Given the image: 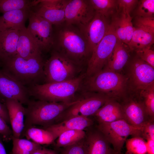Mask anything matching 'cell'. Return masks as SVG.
Listing matches in <instances>:
<instances>
[{
    "label": "cell",
    "mask_w": 154,
    "mask_h": 154,
    "mask_svg": "<svg viewBox=\"0 0 154 154\" xmlns=\"http://www.w3.org/2000/svg\"><path fill=\"white\" fill-rule=\"evenodd\" d=\"M128 74L129 85L135 91L140 92L154 83V68L137 56L131 62Z\"/></svg>",
    "instance_id": "11"
},
{
    "label": "cell",
    "mask_w": 154,
    "mask_h": 154,
    "mask_svg": "<svg viewBox=\"0 0 154 154\" xmlns=\"http://www.w3.org/2000/svg\"><path fill=\"white\" fill-rule=\"evenodd\" d=\"M128 79L119 73L104 69L84 78L82 92L103 94L111 99L120 102L126 96Z\"/></svg>",
    "instance_id": "2"
},
{
    "label": "cell",
    "mask_w": 154,
    "mask_h": 154,
    "mask_svg": "<svg viewBox=\"0 0 154 154\" xmlns=\"http://www.w3.org/2000/svg\"><path fill=\"white\" fill-rule=\"evenodd\" d=\"M33 1L0 0V13L3 14L11 11L31 9L33 7Z\"/></svg>",
    "instance_id": "31"
},
{
    "label": "cell",
    "mask_w": 154,
    "mask_h": 154,
    "mask_svg": "<svg viewBox=\"0 0 154 154\" xmlns=\"http://www.w3.org/2000/svg\"><path fill=\"white\" fill-rule=\"evenodd\" d=\"M62 154H86L85 138L72 145L64 148Z\"/></svg>",
    "instance_id": "36"
},
{
    "label": "cell",
    "mask_w": 154,
    "mask_h": 154,
    "mask_svg": "<svg viewBox=\"0 0 154 154\" xmlns=\"http://www.w3.org/2000/svg\"><path fill=\"white\" fill-rule=\"evenodd\" d=\"M27 29L38 40L43 50H48L52 47L53 42L52 25L42 17L31 11Z\"/></svg>",
    "instance_id": "14"
},
{
    "label": "cell",
    "mask_w": 154,
    "mask_h": 154,
    "mask_svg": "<svg viewBox=\"0 0 154 154\" xmlns=\"http://www.w3.org/2000/svg\"><path fill=\"white\" fill-rule=\"evenodd\" d=\"M131 20L132 18L130 14H126L125 19L126 40L125 44L127 45L131 41L134 31V27L133 26Z\"/></svg>",
    "instance_id": "40"
},
{
    "label": "cell",
    "mask_w": 154,
    "mask_h": 154,
    "mask_svg": "<svg viewBox=\"0 0 154 154\" xmlns=\"http://www.w3.org/2000/svg\"><path fill=\"white\" fill-rule=\"evenodd\" d=\"M118 39L110 24L108 32L95 48L88 62L86 77L102 70L111 57Z\"/></svg>",
    "instance_id": "8"
},
{
    "label": "cell",
    "mask_w": 154,
    "mask_h": 154,
    "mask_svg": "<svg viewBox=\"0 0 154 154\" xmlns=\"http://www.w3.org/2000/svg\"><path fill=\"white\" fill-rule=\"evenodd\" d=\"M53 31V50L59 52L81 65L91 55L84 35L78 27L67 24Z\"/></svg>",
    "instance_id": "1"
},
{
    "label": "cell",
    "mask_w": 154,
    "mask_h": 154,
    "mask_svg": "<svg viewBox=\"0 0 154 154\" xmlns=\"http://www.w3.org/2000/svg\"><path fill=\"white\" fill-rule=\"evenodd\" d=\"M0 117L7 124H10L7 109L5 104L0 101Z\"/></svg>",
    "instance_id": "42"
},
{
    "label": "cell",
    "mask_w": 154,
    "mask_h": 154,
    "mask_svg": "<svg viewBox=\"0 0 154 154\" xmlns=\"http://www.w3.org/2000/svg\"><path fill=\"white\" fill-rule=\"evenodd\" d=\"M99 123H110L124 119L121 105L113 99L108 101L93 115Z\"/></svg>",
    "instance_id": "22"
},
{
    "label": "cell",
    "mask_w": 154,
    "mask_h": 154,
    "mask_svg": "<svg viewBox=\"0 0 154 154\" xmlns=\"http://www.w3.org/2000/svg\"><path fill=\"white\" fill-rule=\"evenodd\" d=\"M80 66L62 53L53 50L44 62L45 83L64 82L75 78L80 70Z\"/></svg>",
    "instance_id": "6"
},
{
    "label": "cell",
    "mask_w": 154,
    "mask_h": 154,
    "mask_svg": "<svg viewBox=\"0 0 154 154\" xmlns=\"http://www.w3.org/2000/svg\"><path fill=\"white\" fill-rule=\"evenodd\" d=\"M95 12L107 18L117 10V0H90Z\"/></svg>",
    "instance_id": "29"
},
{
    "label": "cell",
    "mask_w": 154,
    "mask_h": 154,
    "mask_svg": "<svg viewBox=\"0 0 154 154\" xmlns=\"http://www.w3.org/2000/svg\"><path fill=\"white\" fill-rule=\"evenodd\" d=\"M93 123V121L88 117L76 116L64 119L43 128L50 132L55 140L65 131L72 130H84Z\"/></svg>",
    "instance_id": "19"
},
{
    "label": "cell",
    "mask_w": 154,
    "mask_h": 154,
    "mask_svg": "<svg viewBox=\"0 0 154 154\" xmlns=\"http://www.w3.org/2000/svg\"><path fill=\"white\" fill-rule=\"evenodd\" d=\"M135 27L139 28L154 34V17H135Z\"/></svg>",
    "instance_id": "35"
},
{
    "label": "cell",
    "mask_w": 154,
    "mask_h": 154,
    "mask_svg": "<svg viewBox=\"0 0 154 154\" xmlns=\"http://www.w3.org/2000/svg\"><path fill=\"white\" fill-rule=\"evenodd\" d=\"M110 24L107 18L95 12L90 22L86 25L79 28L87 40L91 53L106 35Z\"/></svg>",
    "instance_id": "15"
},
{
    "label": "cell",
    "mask_w": 154,
    "mask_h": 154,
    "mask_svg": "<svg viewBox=\"0 0 154 154\" xmlns=\"http://www.w3.org/2000/svg\"><path fill=\"white\" fill-rule=\"evenodd\" d=\"M30 97L27 87L0 69L1 101L13 99L27 105L30 100Z\"/></svg>",
    "instance_id": "13"
},
{
    "label": "cell",
    "mask_w": 154,
    "mask_h": 154,
    "mask_svg": "<svg viewBox=\"0 0 154 154\" xmlns=\"http://www.w3.org/2000/svg\"><path fill=\"white\" fill-rule=\"evenodd\" d=\"M19 35L17 30L0 32V60L17 54Z\"/></svg>",
    "instance_id": "23"
},
{
    "label": "cell",
    "mask_w": 154,
    "mask_h": 154,
    "mask_svg": "<svg viewBox=\"0 0 154 154\" xmlns=\"http://www.w3.org/2000/svg\"><path fill=\"white\" fill-rule=\"evenodd\" d=\"M154 121L150 120L143 127L142 137L145 140L151 139L154 140Z\"/></svg>",
    "instance_id": "41"
},
{
    "label": "cell",
    "mask_w": 154,
    "mask_h": 154,
    "mask_svg": "<svg viewBox=\"0 0 154 154\" xmlns=\"http://www.w3.org/2000/svg\"><path fill=\"white\" fill-rule=\"evenodd\" d=\"M125 154H128V153H127L126 152Z\"/></svg>",
    "instance_id": "47"
},
{
    "label": "cell",
    "mask_w": 154,
    "mask_h": 154,
    "mask_svg": "<svg viewBox=\"0 0 154 154\" xmlns=\"http://www.w3.org/2000/svg\"><path fill=\"white\" fill-rule=\"evenodd\" d=\"M125 44L118 39L112 55L103 69L118 73L122 69L129 57L128 50Z\"/></svg>",
    "instance_id": "24"
},
{
    "label": "cell",
    "mask_w": 154,
    "mask_h": 154,
    "mask_svg": "<svg viewBox=\"0 0 154 154\" xmlns=\"http://www.w3.org/2000/svg\"><path fill=\"white\" fill-rule=\"evenodd\" d=\"M32 154H57L56 151L43 147L41 146L35 150Z\"/></svg>",
    "instance_id": "43"
},
{
    "label": "cell",
    "mask_w": 154,
    "mask_h": 154,
    "mask_svg": "<svg viewBox=\"0 0 154 154\" xmlns=\"http://www.w3.org/2000/svg\"><path fill=\"white\" fill-rule=\"evenodd\" d=\"M31 9H19L7 12L0 17V32L13 29L20 30L25 27Z\"/></svg>",
    "instance_id": "20"
},
{
    "label": "cell",
    "mask_w": 154,
    "mask_h": 154,
    "mask_svg": "<svg viewBox=\"0 0 154 154\" xmlns=\"http://www.w3.org/2000/svg\"><path fill=\"white\" fill-rule=\"evenodd\" d=\"M0 60L1 69L27 88L44 81L42 56L26 59L16 54Z\"/></svg>",
    "instance_id": "3"
},
{
    "label": "cell",
    "mask_w": 154,
    "mask_h": 154,
    "mask_svg": "<svg viewBox=\"0 0 154 154\" xmlns=\"http://www.w3.org/2000/svg\"><path fill=\"white\" fill-rule=\"evenodd\" d=\"M68 0H47L43 6L37 5L31 9L36 14L58 26L65 22V9Z\"/></svg>",
    "instance_id": "16"
},
{
    "label": "cell",
    "mask_w": 154,
    "mask_h": 154,
    "mask_svg": "<svg viewBox=\"0 0 154 154\" xmlns=\"http://www.w3.org/2000/svg\"><path fill=\"white\" fill-rule=\"evenodd\" d=\"M11 140L13 147L11 154H32L41 146L27 139L13 137Z\"/></svg>",
    "instance_id": "28"
},
{
    "label": "cell",
    "mask_w": 154,
    "mask_h": 154,
    "mask_svg": "<svg viewBox=\"0 0 154 154\" xmlns=\"http://www.w3.org/2000/svg\"><path fill=\"white\" fill-rule=\"evenodd\" d=\"M3 140L2 137L0 135V154H7L3 142Z\"/></svg>",
    "instance_id": "45"
},
{
    "label": "cell",
    "mask_w": 154,
    "mask_h": 154,
    "mask_svg": "<svg viewBox=\"0 0 154 154\" xmlns=\"http://www.w3.org/2000/svg\"><path fill=\"white\" fill-rule=\"evenodd\" d=\"M25 136L28 140L40 145H49L55 140L52 133L47 130L40 128L35 126H31L23 132L22 137Z\"/></svg>",
    "instance_id": "26"
},
{
    "label": "cell",
    "mask_w": 154,
    "mask_h": 154,
    "mask_svg": "<svg viewBox=\"0 0 154 154\" xmlns=\"http://www.w3.org/2000/svg\"><path fill=\"white\" fill-rule=\"evenodd\" d=\"M3 102L6 105L8 111L13 137L22 138L25 128V108L18 100L6 99Z\"/></svg>",
    "instance_id": "18"
},
{
    "label": "cell",
    "mask_w": 154,
    "mask_h": 154,
    "mask_svg": "<svg viewBox=\"0 0 154 154\" xmlns=\"http://www.w3.org/2000/svg\"><path fill=\"white\" fill-rule=\"evenodd\" d=\"M98 129L112 145L113 150L117 153L121 152L129 136L142 137L143 127L131 125L124 119L110 123H99Z\"/></svg>",
    "instance_id": "7"
},
{
    "label": "cell",
    "mask_w": 154,
    "mask_h": 154,
    "mask_svg": "<svg viewBox=\"0 0 154 154\" xmlns=\"http://www.w3.org/2000/svg\"><path fill=\"white\" fill-rule=\"evenodd\" d=\"M134 12L135 17H153L154 15V0H141L137 3Z\"/></svg>",
    "instance_id": "34"
},
{
    "label": "cell",
    "mask_w": 154,
    "mask_h": 154,
    "mask_svg": "<svg viewBox=\"0 0 154 154\" xmlns=\"http://www.w3.org/2000/svg\"><path fill=\"white\" fill-rule=\"evenodd\" d=\"M79 99L68 102L30 100L25 108L24 131L31 126L39 125L45 127L58 123L66 111Z\"/></svg>",
    "instance_id": "4"
},
{
    "label": "cell",
    "mask_w": 154,
    "mask_h": 154,
    "mask_svg": "<svg viewBox=\"0 0 154 154\" xmlns=\"http://www.w3.org/2000/svg\"><path fill=\"white\" fill-rule=\"evenodd\" d=\"M137 56L154 68V51L151 48L136 52Z\"/></svg>",
    "instance_id": "38"
},
{
    "label": "cell",
    "mask_w": 154,
    "mask_h": 154,
    "mask_svg": "<svg viewBox=\"0 0 154 154\" xmlns=\"http://www.w3.org/2000/svg\"><path fill=\"white\" fill-rule=\"evenodd\" d=\"M125 15L122 11H117L113 15L110 24L118 39L125 44L126 40Z\"/></svg>",
    "instance_id": "30"
},
{
    "label": "cell",
    "mask_w": 154,
    "mask_h": 154,
    "mask_svg": "<svg viewBox=\"0 0 154 154\" xmlns=\"http://www.w3.org/2000/svg\"><path fill=\"white\" fill-rule=\"evenodd\" d=\"M82 93L83 97L65 112L62 118H64L63 120L74 117L93 116L108 101L112 99L102 94Z\"/></svg>",
    "instance_id": "9"
},
{
    "label": "cell",
    "mask_w": 154,
    "mask_h": 154,
    "mask_svg": "<svg viewBox=\"0 0 154 154\" xmlns=\"http://www.w3.org/2000/svg\"><path fill=\"white\" fill-rule=\"evenodd\" d=\"M147 153L154 154V140L151 139L147 140Z\"/></svg>",
    "instance_id": "44"
},
{
    "label": "cell",
    "mask_w": 154,
    "mask_h": 154,
    "mask_svg": "<svg viewBox=\"0 0 154 154\" xmlns=\"http://www.w3.org/2000/svg\"><path fill=\"white\" fill-rule=\"evenodd\" d=\"M124 119L133 126L142 128L148 122L154 120L147 112L139 96H126L120 102Z\"/></svg>",
    "instance_id": "12"
},
{
    "label": "cell",
    "mask_w": 154,
    "mask_h": 154,
    "mask_svg": "<svg viewBox=\"0 0 154 154\" xmlns=\"http://www.w3.org/2000/svg\"><path fill=\"white\" fill-rule=\"evenodd\" d=\"M139 96L147 114L154 119V83L140 91Z\"/></svg>",
    "instance_id": "32"
},
{
    "label": "cell",
    "mask_w": 154,
    "mask_h": 154,
    "mask_svg": "<svg viewBox=\"0 0 154 154\" xmlns=\"http://www.w3.org/2000/svg\"><path fill=\"white\" fill-rule=\"evenodd\" d=\"M43 51L38 40L25 27L19 30L17 54L25 59L42 56Z\"/></svg>",
    "instance_id": "17"
},
{
    "label": "cell",
    "mask_w": 154,
    "mask_h": 154,
    "mask_svg": "<svg viewBox=\"0 0 154 154\" xmlns=\"http://www.w3.org/2000/svg\"><path fill=\"white\" fill-rule=\"evenodd\" d=\"M0 135L3 140L8 141L12 140L13 133L6 122L0 117Z\"/></svg>",
    "instance_id": "39"
},
{
    "label": "cell",
    "mask_w": 154,
    "mask_h": 154,
    "mask_svg": "<svg viewBox=\"0 0 154 154\" xmlns=\"http://www.w3.org/2000/svg\"><path fill=\"white\" fill-rule=\"evenodd\" d=\"M85 73L75 78L65 81L37 84L27 87L30 96L37 100L68 102L76 100V93L81 90Z\"/></svg>",
    "instance_id": "5"
},
{
    "label": "cell",
    "mask_w": 154,
    "mask_h": 154,
    "mask_svg": "<svg viewBox=\"0 0 154 154\" xmlns=\"http://www.w3.org/2000/svg\"><path fill=\"white\" fill-rule=\"evenodd\" d=\"M111 154H123L121 152L117 153L115 152L114 150Z\"/></svg>",
    "instance_id": "46"
},
{
    "label": "cell",
    "mask_w": 154,
    "mask_h": 154,
    "mask_svg": "<svg viewBox=\"0 0 154 154\" xmlns=\"http://www.w3.org/2000/svg\"><path fill=\"white\" fill-rule=\"evenodd\" d=\"M95 13L90 0H68L65 9V22L80 28L90 22Z\"/></svg>",
    "instance_id": "10"
},
{
    "label": "cell",
    "mask_w": 154,
    "mask_h": 154,
    "mask_svg": "<svg viewBox=\"0 0 154 154\" xmlns=\"http://www.w3.org/2000/svg\"><path fill=\"white\" fill-rule=\"evenodd\" d=\"M85 141L86 154H111L114 151L110 143L98 129L86 135Z\"/></svg>",
    "instance_id": "21"
},
{
    "label": "cell",
    "mask_w": 154,
    "mask_h": 154,
    "mask_svg": "<svg viewBox=\"0 0 154 154\" xmlns=\"http://www.w3.org/2000/svg\"><path fill=\"white\" fill-rule=\"evenodd\" d=\"M145 154H147V153H145Z\"/></svg>",
    "instance_id": "48"
},
{
    "label": "cell",
    "mask_w": 154,
    "mask_h": 154,
    "mask_svg": "<svg viewBox=\"0 0 154 154\" xmlns=\"http://www.w3.org/2000/svg\"><path fill=\"white\" fill-rule=\"evenodd\" d=\"M154 42V34L134 27L131 39L127 44L131 50L136 52L151 48Z\"/></svg>",
    "instance_id": "25"
},
{
    "label": "cell",
    "mask_w": 154,
    "mask_h": 154,
    "mask_svg": "<svg viewBox=\"0 0 154 154\" xmlns=\"http://www.w3.org/2000/svg\"><path fill=\"white\" fill-rule=\"evenodd\" d=\"M86 134L84 130H72L65 131L58 137L56 146L63 148L72 145L84 138Z\"/></svg>",
    "instance_id": "27"
},
{
    "label": "cell",
    "mask_w": 154,
    "mask_h": 154,
    "mask_svg": "<svg viewBox=\"0 0 154 154\" xmlns=\"http://www.w3.org/2000/svg\"><path fill=\"white\" fill-rule=\"evenodd\" d=\"M138 2L137 0H117L116 11H121L125 14H130Z\"/></svg>",
    "instance_id": "37"
},
{
    "label": "cell",
    "mask_w": 154,
    "mask_h": 154,
    "mask_svg": "<svg viewBox=\"0 0 154 154\" xmlns=\"http://www.w3.org/2000/svg\"><path fill=\"white\" fill-rule=\"evenodd\" d=\"M127 151L129 154H145L147 153L146 141L142 137H133L125 141Z\"/></svg>",
    "instance_id": "33"
}]
</instances>
